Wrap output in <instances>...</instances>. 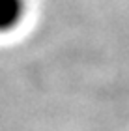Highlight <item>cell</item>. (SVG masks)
Masks as SVG:
<instances>
[{
  "mask_svg": "<svg viewBox=\"0 0 129 131\" xmlns=\"http://www.w3.org/2000/svg\"><path fill=\"white\" fill-rule=\"evenodd\" d=\"M28 11V0H0V34L13 32L22 25Z\"/></svg>",
  "mask_w": 129,
  "mask_h": 131,
  "instance_id": "obj_1",
  "label": "cell"
}]
</instances>
